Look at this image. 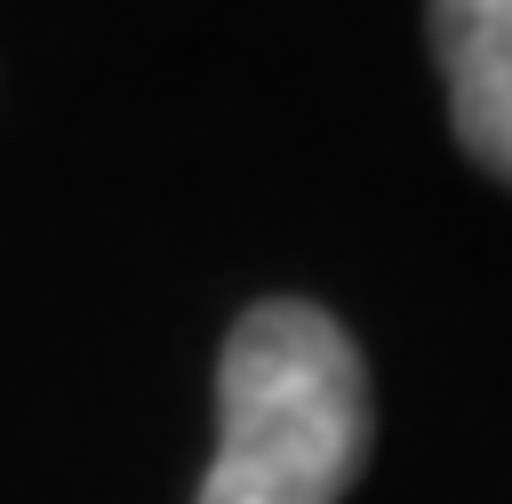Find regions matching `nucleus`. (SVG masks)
Here are the masks:
<instances>
[{"label":"nucleus","mask_w":512,"mask_h":504,"mask_svg":"<svg viewBox=\"0 0 512 504\" xmlns=\"http://www.w3.org/2000/svg\"><path fill=\"white\" fill-rule=\"evenodd\" d=\"M368 464V376L352 336L272 296L216 352V464L192 504H336Z\"/></svg>","instance_id":"nucleus-1"},{"label":"nucleus","mask_w":512,"mask_h":504,"mask_svg":"<svg viewBox=\"0 0 512 504\" xmlns=\"http://www.w3.org/2000/svg\"><path fill=\"white\" fill-rule=\"evenodd\" d=\"M432 56L464 160L512 184V0H432Z\"/></svg>","instance_id":"nucleus-2"}]
</instances>
